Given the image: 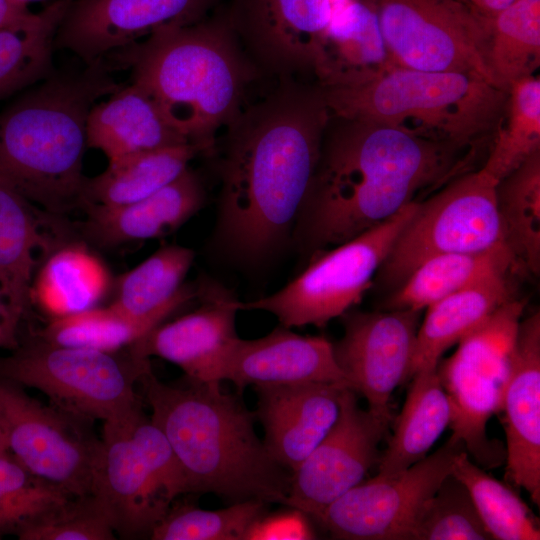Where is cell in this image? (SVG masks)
Here are the masks:
<instances>
[{
  "label": "cell",
  "instance_id": "cell-1",
  "mask_svg": "<svg viewBox=\"0 0 540 540\" xmlns=\"http://www.w3.org/2000/svg\"><path fill=\"white\" fill-rule=\"evenodd\" d=\"M278 80L226 128L216 238L246 262L293 234L331 116L317 83Z\"/></svg>",
  "mask_w": 540,
  "mask_h": 540
},
{
  "label": "cell",
  "instance_id": "cell-2",
  "mask_svg": "<svg viewBox=\"0 0 540 540\" xmlns=\"http://www.w3.org/2000/svg\"><path fill=\"white\" fill-rule=\"evenodd\" d=\"M385 124L330 116L293 238L310 258L383 223L468 171L472 150Z\"/></svg>",
  "mask_w": 540,
  "mask_h": 540
},
{
  "label": "cell",
  "instance_id": "cell-3",
  "mask_svg": "<svg viewBox=\"0 0 540 540\" xmlns=\"http://www.w3.org/2000/svg\"><path fill=\"white\" fill-rule=\"evenodd\" d=\"M104 58L113 70L130 71L170 126L201 152L212 150L217 132L244 107L248 85L262 76L221 6L198 22L160 29Z\"/></svg>",
  "mask_w": 540,
  "mask_h": 540
},
{
  "label": "cell",
  "instance_id": "cell-4",
  "mask_svg": "<svg viewBox=\"0 0 540 540\" xmlns=\"http://www.w3.org/2000/svg\"><path fill=\"white\" fill-rule=\"evenodd\" d=\"M140 381L150 419L171 445L188 492L286 505L291 475L270 456L255 432V412L237 395L217 381L165 384L151 370Z\"/></svg>",
  "mask_w": 540,
  "mask_h": 540
},
{
  "label": "cell",
  "instance_id": "cell-5",
  "mask_svg": "<svg viewBox=\"0 0 540 540\" xmlns=\"http://www.w3.org/2000/svg\"><path fill=\"white\" fill-rule=\"evenodd\" d=\"M104 59L56 71L0 112V179L59 216L81 207L90 109L119 85Z\"/></svg>",
  "mask_w": 540,
  "mask_h": 540
},
{
  "label": "cell",
  "instance_id": "cell-6",
  "mask_svg": "<svg viewBox=\"0 0 540 540\" xmlns=\"http://www.w3.org/2000/svg\"><path fill=\"white\" fill-rule=\"evenodd\" d=\"M320 88L333 116L377 122L469 149L483 140L491 143L508 98L507 91L476 73L397 66Z\"/></svg>",
  "mask_w": 540,
  "mask_h": 540
},
{
  "label": "cell",
  "instance_id": "cell-7",
  "mask_svg": "<svg viewBox=\"0 0 540 540\" xmlns=\"http://www.w3.org/2000/svg\"><path fill=\"white\" fill-rule=\"evenodd\" d=\"M149 370V359L135 356L128 347H67L36 334L0 356V377L39 390L52 407L87 423L117 424L139 413L135 384Z\"/></svg>",
  "mask_w": 540,
  "mask_h": 540
},
{
  "label": "cell",
  "instance_id": "cell-8",
  "mask_svg": "<svg viewBox=\"0 0 540 540\" xmlns=\"http://www.w3.org/2000/svg\"><path fill=\"white\" fill-rule=\"evenodd\" d=\"M93 497L122 538L150 534L174 499L188 492L184 471L162 431L143 411L103 424Z\"/></svg>",
  "mask_w": 540,
  "mask_h": 540
},
{
  "label": "cell",
  "instance_id": "cell-9",
  "mask_svg": "<svg viewBox=\"0 0 540 540\" xmlns=\"http://www.w3.org/2000/svg\"><path fill=\"white\" fill-rule=\"evenodd\" d=\"M418 201L360 235L316 253L283 288L257 300L239 301V309L269 312L287 328L325 327L362 300Z\"/></svg>",
  "mask_w": 540,
  "mask_h": 540
},
{
  "label": "cell",
  "instance_id": "cell-10",
  "mask_svg": "<svg viewBox=\"0 0 540 540\" xmlns=\"http://www.w3.org/2000/svg\"><path fill=\"white\" fill-rule=\"evenodd\" d=\"M497 183L481 167L459 174L419 200L377 271L380 283L395 289L431 257L479 252L505 243Z\"/></svg>",
  "mask_w": 540,
  "mask_h": 540
},
{
  "label": "cell",
  "instance_id": "cell-11",
  "mask_svg": "<svg viewBox=\"0 0 540 540\" xmlns=\"http://www.w3.org/2000/svg\"><path fill=\"white\" fill-rule=\"evenodd\" d=\"M524 302L512 299L464 336L457 350L439 362L437 373L451 407L450 439L486 468L500 465L505 453L489 440L486 426L499 413L509 357Z\"/></svg>",
  "mask_w": 540,
  "mask_h": 540
},
{
  "label": "cell",
  "instance_id": "cell-12",
  "mask_svg": "<svg viewBox=\"0 0 540 540\" xmlns=\"http://www.w3.org/2000/svg\"><path fill=\"white\" fill-rule=\"evenodd\" d=\"M365 2L377 18L393 66L476 73L496 85L487 65L485 19L463 0Z\"/></svg>",
  "mask_w": 540,
  "mask_h": 540
},
{
  "label": "cell",
  "instance_id": "cell-13",
  "mask_svg": "<svg viewBox=\"0 0 540 540\" xmlns=\"http://www.w3.org/2000/svg\"><path fill=\"white\" fill-rule=\"evenodd\" d=\"M73 418L0 377V430L7 451L38 477L75 497L93 495L102 442Z\"/></svg>",
  "mask_w": 540,
  "mask_h": 540
},
{
  "label": "cell",
  "instance_id": "cell-14",
  "mask_svg": "<svg viewBox=\"0 0 540 540\" xmlns=\"http://www.w3.org/2000/svg\"><path fill=\"white\" fill-rule=\"evenodd\" d=\"M466 451L461 441H448L402 472L362 481L331 503L317 519L337 539L410 540L424 503L452 472Z\"/></svg>",
  "mask_w": 540,
  "mask_h": 540
},
{
  "label": "cell",
  "instance_id": "cell-15",
  "mask_svg": "<svg viewBox=\"0 0 540 540\" xmlns=\"http://www.w3.org/2000/svg\"><path fill=\"white\" fill-rule=\"evenodd\" d=\"M342 1L225 0L221 8L261 75L297 78L313 75L321 37Z\"/></svg>",
  "mask_w": 540,
  "mask_h": 540
},
{
  "label": "cell",
  "instance_id": "cell-16",
  "mask_svg": "<svg viewBox=\"0 0 540 540\" xmlns=\"http://www.w3.org/2000/svg\"><path fill=\"white\" fill-rule=\"evenodd\" d=\"M422 311L345 312L342 338L333 343L335 360L351 389L361 394L368 410L392 420L390 399L407 383Z\"/></svg>",
  "mask_w": 540,
  "mask_h": 540
},
{
  "label": "cell",
  "instance_id": "cell-17",
  "mask_svg": "<svg viewBox=\"0 0 540 540\" xmlns=\"http://www.w3.org/2000/svg\"><path fill=\"white\" fill-rule=\"evenodd\" d=\"M389 424L360 408L357 393L345 387L336 422L292 472L286 506L317 520L331 503L361 483L379 461L378 447Z\"/></svg>",
  "mask_w": 540,
  "mask_h": 540
},
{
  "label": "cell",
  "instance_id": "cell-18",
  "mask_svg": "<svg viewBox=\"0 0 540 540\" xmlns=\"http://www.w3.org/2000/svg\"><path fill=\"white\" fill-rule=\"evenodd\" d=\"M224 1L72 0L59 24L55 49L91 64L160 29L198 22Z\"/></svg>",
  "mask_w": 540,
  "mask_h": 540
},
{
  "label": "cell",
  "instance_id": "cell-19",
  "mask_svg": "<svg viewBox=\"0 0 540 540\" xmlns=\"http://www.w3.org/2000/svg\"><path fill=\"white\" fill-rule=\"evenodd\" d=\"M499 413L506 434V480L540 505V312L521 319Z\"/></svg>",
  "mask_w": 540,
  "mask_h": 540
},
{
  "label": "cell",
  "instance_id": "cell-20",
  "mask_svg": "<svg viewBox=\"0 0 540 540\" xmlns=\"http://www.w3.org/2000/svg\"><path fill=\"white\" fill-rule=\"evenodd\" d=\"M201 305L173 321L160 323L128 348L135 356H156L181 368L196 382H220V364L238 338L239 301L217 284L199 286Z\"/></svg>",
  "mask_w": 540,
  "mask_h": 540
},
{
  "label": "cell",
  "instance_id": "cell-21",
  "mask_svg": "<svg viewBox=\"0 0 540 540\" xmlns=\"http://www.w3.org/2000/svg\"><path fill=\"white\" fill-rule=\"evenodd\" d=\"M217 379L232 382L239 393L247 386L307 382L349 386L335 360L332 342L323 336L297 334L283 325L258 339L238 337L226 352Z\"/></svg>",
  "mask_w": 540,
  "mask_h": 540
},
{
  "label": "cell",
  "instance_id": "cell-22",
  "mask_svg": "<svg viewBox=\"0 0 540 540\" xmlns=\"http://www.w3.org/2000/svg\"><path fill=\"white\" fill-rule=\"evenodd\" d=\"M345 383L307 382L256 386L257 419L270 456L295 471L336 422Z\"/></svg>",
  "mask_w": 540,
  "mask_h": 540
},
{
  "label": "cell",
  "instance_id": "cell-23",
  "mask_svg": "<svg viewBox=\"0 0 540 540\" xmlns=\"http://www.w3.org/2000/svg\"><path fill=\"white\" fill-rule=\"evenodd\" d=\"M66 229L63 216L42 210L0 179V288L21 319L32 305L38 265L73 241L71 235L50 232Z\"/></svg>",
  "mask_w": 540,
  "mask_h": 540
},
{
  "label": "cell",
  "instance_id": "cell-24",
  "mask_svg": "<svg viewBox=\"0 0 540 540\" xmlns=\"http://www.w3.org/2000/svg\"><path fill=\"white\" fill-rule=\"evenodd\" d=\"M206 192L189 167L175 180L137 202L117 207L88 205L80 226L88 242L102 248L165 236L187 222L203 206Z\"/></svg>",
  "mask_w": 540,
  "mask_h": 540
},
{
  "label": "cell",
  "instance_id": "cell-25",
  "mask_svg": "<svg viewBox=\"0 0 540 540\" xmlns=\"http://www.w3.org/2000/svg\"><path fill=\"white\" fill-rule=\"evenodd\" d=\"M86 137L87 147L100 150L108 160L188 143L166 121L148 92L133 81L93 105Z\"/></svg>",
  "mask_w": 540,
  "mask_h": 540
},
{
  "label": "cell",
  "instance_id": "cell-26",
  "mask_svg": "<svg viewBox=\"0 0 540 540\" xmlns=\"http://www.w3.org/2000/svg\"><path fill=\"white\" fill-rule=\"evenodd\" d=\"M393 66L377 18L365 0H344L321 37L313 76L320 86L360 81Z\"/></svg>",
  "mask_w": 540,
  "mask_h": 540
},
{
  "label": "cell",
  "instance_id": "cell-27",
  "mask_svg": "<svg viewBox=\"0 0 540 540\" xmlns=\"http://www.w3.org/2000/svg\"><path fill=\"white\" fill-rule=\"evenodd\" d=\"M507 273H495L426 308L420 323L407 382L415 373L437 367L458 343L506 302L512 300Z\"/></svg>",
  "mask_w": 540,
  "mask_h": 540
},
{
  "label": "cell",
  "instance_id": "cell-28",
  "mask_svg": "<svg viewBox=\"0 0 540 540\" xmlns=\"http://www.w3.org/2000/svg\"><path fill=\"white\" fill-rule=\"evenodd\" d=\"M199 153L198 147L186 143L109 160L102 173L85 178L80 208L117 207L144 199L181 175Z\"/></svg>",
  "mask_w": 540,
  "mask_h": 540
},
{
  "label": "cell",
  "instance_id": "cell-29",
  "mask_svg": "<svg viewBox=\"0 0 540 540\" xmlns=\"http://www.w3.org/2000/svg\"><path fill=\"white\" fill-rule=\"evenodd\" d=\"M410 381L394 434L378 461L379 475L398 474L425 458L451 421L450 402L437 367L418 371Z\"/></svg>",
  "mask_w": 540,
  "mask_h": 540
},
{
  "label": "cell",
  "instance_id": "cell-30",
  "mask_svg": "<svg viewBox=\"0 0 540 540\" xmlns=\"http://www.w3.org/2000/svg\"><path fill=\"white\" fill-rule=\"evenodd\" d=\"M517 264L506 243L479 252L449 253L418 265L394 289L386 309L422 311L435 302Z\"/></svg>",
  "mask_w": 540,
  "mask_h": 540
},
{
  "label": "cell",
  "instance_id": "cell-31",
  "mask_svg": "<svg viewBox=\"0 0 540 540\" xmlns=\"http://www.w3.org/2000/svg\"><path fill=\"white\" fill-rule=\"evenodd\" d=\"M110 276L83 243L70 241L55 250L35 274L32 304L54 317L96 307L107 293Z\"/></svg>",
  "mask_w": 540,
  "mask_h": 540
},
{
  "label": "cell",
  "instance_id": "cell-32",
  "mask_svg": "<svg viewBox=\"0 0 540 540\" xmlns=\"http://www.w3.org/2000/svg\"><path fill=\"white\" fill-rule=\"evenodd\" d=\"M71 1L54 0L26 20L0 29V100L53 73L56 33Z\"/></svg>",
  "mask_w": 540,
  "mask_h": 540
},
{
  "label": "cell",
  "instance_id": "cell-33",
  "mask_svg": "<svg viewBox=\"0 0 540 540\" xmlns=\"http://www.w3.org/2000/svg\"><path fill=\"white\" fill-rule=\"evenodd\" d=\"M198 297V287L184 285L179 297L149 316L125 317L111 307H94L78 313L54 317L35 334L61 346L116 351L129 347L175 311Z\"/></svg>",
  "mask_w": 540,
  "mask_h": 540
},
{
  "label": "cell",
  "instance_id": "cell-34",
  "mask_svg": "<svg viewBox=\"0 0 540 540\" xmlns=\"http://www.w3.org/2000/svg\"><path fill=\"white\" fill-rule=\"evenodd\" d=\"M485 21L488 69L508 92L540 67V0H518Z\"/></svg>",
  "mask_w": 540,
  "mask_h": 540
},
{
  "label": "cell",
  "instance_id": "cell-35",
  "mask_svg": "<svg viewBox=\"0 0 540 540\" xmlns=\"http://www.w3.org/2000/svg\"><path fill=\"white\" fill-rule=\"evenodd\" d=\"M496 197L504 240L516 263L540 272V150L498 181Z\"/></svg>",
  "mask_w": 540,
  "mask_h": 540
},
{
  "label": "cell",
  "instance_id": "cell-36",
  "mask_svg": "<svg viewBox=\"0 0 540 540\" xmlns=\"http://www.w3.org/2000/svg\"><path fill=\"white\" fill-rule=\"evenodd\" d=\"M194 257V251L187 247H161L119 278L114 300L109 307L134 319L167 307L181 294L183 280Z\"/></svg>",
  "mask_w": 540,
  "mask_h": 540
},
{
  "label": "cell",
  "instance_id": "cell-37",
  "mask_svg": "<svg viewBox=\"0 0 540 540\" xmlns=\"http://www.w3.org/2000/svg\"><path fill=\"white\" fill-rule=\"evenodd\" d=\"M78 497L30 472L8 452L0 453V536L18 538L65 511Z\"/></svg>",
  "mask_w": 540,
  "mask_h": 540
},
{
  "label": "cell",
  "instance_id": "cell-38",
  "mask_svg": "<svg viewBox=\"0 0 540 540\" xmlns=\"http://www.w3.org/2000/svg\"><path fill=\"white\" fill-rule=\"evenodd\" d=\"M451 473L466 486L492 539H540L539 518L510 487L474 464L467 451L456 457Z\"/></svg>",
  "mask_w": 540,
  "mask_h": 540
},
{
  "label": "cell",
  "instance_id": "cell-39",
  "mask_svg": "<svg viewBox=\"0 0 540 540\" xmlns=\"http://www.w3.org/2000/svg\"><path fill=\"white\" fill-rule=\"evenodd\" d=\"M540 150V78L530 76L508 90L503 116L482 168L497 181Z\"/></svg>",
  "mask_w": 540,
  "mask_h": 540
},
{
  "label": "cell",
  "instance_id": "cell-40",
  "mask_svg": "<svg viewBox=\"0 0 540 540\" xmlns=\"http://www.w3.org/2000/svg\"><path fill=\"white\" fill-rule=\"evenodd\" d=\"M410 540H492L466 486L452 473L424 503Z\"/></svg>",
  "mask_w": 540,
  "mask_h": 540
},
{
  "label": "cell",
  "instance_id": "cell-41",
  "mask_svg": "<svg viewBox=\"0 0 540 540\" xmlns=\"http://www.w3.org/2000/svg\"><path fill=\"white\" fill-rule=\"evenodd\" d=\"M266 504L251 499L218 510L179 506L168 511L150 536L153 540H243L250 524L265 513Z\"/></svg>",
  "mask_w": 540,
  "mask_h": 540
},
{
  "label": "cell",
  "instance_id": "cell-42",
  "mask_svg": "<svg viewBox=\"0 0 540 540\" xmlns=\"http://www.w3.org/2000/svg\"><path fill=\"white\" fill-rule=\"evenodd\" d=\"M112 522L93 497L77 498L53 519L24 532L20 540H113Z\"/></svg>",
  "mask_w": 540,
  "mask_h": 540
},
{
  "label": "cell",
  "instance_id": "cell-43",
  "mask_svg": "<svg viewBox=\"0 0 540 540\" xmlns=\"http://www.w3.org/2000/svg\"><path fill=\"white\" fill-rule=\"evenodd\" d=\"M290 510L255 519L247 528L243 540H309L316 534L304 512Z\"/></svg>",
  "mask_w": 540,
  "mask_h": 540
},
{
  "label": "cell",
  "instance_id": "cell-44",
  "mask_svg": "<svg viewBox=\"0 0 540 540\" xmlns=\"http://www.w3.org/2000/svg\"><path fill=\"white\" fill-rule=\"evenodd\" d=\"M21 320L0 288V349L11 351L18 346V328Z\"/></svg>",
  "mask_w": 540,
  "mask_h": 540
},
{
  "label": "cell",
  "instance_id": "cell-45",
  "mask_svg": "<svg viewBox=\"0 0 540 540\" xmlns=\"http://www.w3.org/2000/svg\"><path fill=\"white\" fill-rule=\"evenodd\" d=\"M32 14L33 12L23 3L16 0H0V29L18 24Z\"/></svg>",
  "mask_w": 540,
  "mask_h": 540
},
{
  "label": "cell",
  "instance_id": "cell-46",
  "mask_svg": "<svg viewBox=\"0 0 540 540\" xmlns=\"http://www.w3.org/2000/svg\"><path fill=\"white\" fill-rule=\"evenodd\" d=\"M480 17L490 19L518 0H463Z\"/></svg>",
  "mask_w": 540,
  "mask_h": 540
},
{
  "label": "cell",
  "instance_id": "cell-47",
  "mask_svg": "<svg viewBox=\"0 0 540 540\" xmlns=\"http://www.w3.org/2000/svg\"><path fill=\"white\" fill-rule=\"evenodd\" d=\"M3 452H8V451H7V447H6V444H5L3 434H2V432L0 430V453H3Z\"/></svg>",
  "mask_w": 540,
  "mask_h": 540
},
{
  "label": "cell",
  "instance_id": "cell-48",
  "mask_svg": "<svg viewBox=\"0 0 540 540\" xmlns=\"http://www.w3.org/2000/svg\"><path fill=\"white\" fill-rule=\"evenodd\" d=\"M16 1H18V2H20V3H23V4L27 5V4L30 3V2H34V1H42V0H16Z\"/></svg>",
  "mask_w": 540,
  "mask_h": 540
},
{
  "label": "cell",
  "instance_id": "cell-49",
  "mask_svg": "<svg viewBox=\"0 0 540 540\" xmlns=\"http://www.w3.org/2000/svg\"><path fill=\"white\" fill-rule=\"evenodd\" d=\"M1 537V536H0Z\"/></svg>",
  "mask_w": 540,
  "mask_h": 540
}]
</instances>
